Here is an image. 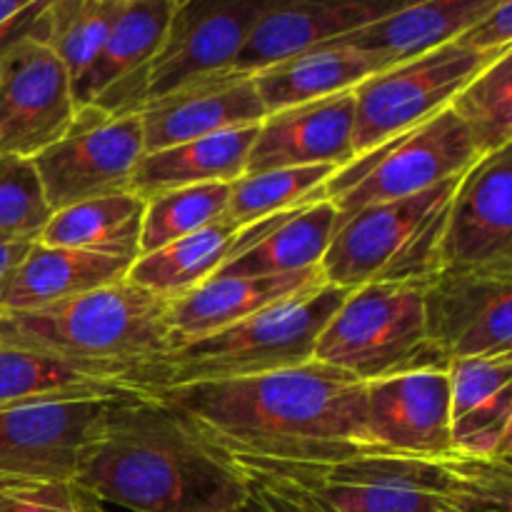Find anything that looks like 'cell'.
<instances>
[{
	"mask_svg": "<svg viewBox=\"0 0 512 512\" xmlns=\"http://www.w3.org/2000/svg\"><path fill=\"white\" fill-rule=\"evenodd\" d=\"M148 393L240 463L333 465L385 455L368 433L365 383L315 360L260 378Z\"/></svg>",
	"mask_w": 512,
	"mask_h": 512,
	"instance_id": "obj_1",
	"label": "cell"
},
{
	"mask_svg": "<svg viewBox=\"0 0 512 512\" xmlns=\"http://www.w3.org/2000/svg\"><path fill=\"white\" fill-rule=\"evenodd\" d=\"M75 483L128 512H240L250 493L238 465L148 390L110 400Z\"/></svg>",
	"mask_w": 512,
	"mask_h": 512,
	"instance_id": "obj_2",
	"label": "cell"
},
{
	"mask_svg": "<svg viewBox=\"0 0 512 512\" xmlns=\"http://www.w3.org/2000/svg\"><path fill=\"white\" fill-rule=\"evenodd\" d=\"M313 495L328 512H512L510 463L365 455L333 465L240 463Z\"/></svg>",
	"mask_w": 512,
	"mask_h": 512,
	"instance_id": "obj_3",
	"label": "cell"
},
{
	"mask_svg": "<svg viewBox=\"0 0 512 512\" xmlns=\"http://www.w3.org/2000/svg\"><path fill=\"white\" fill-rule=\"evenodd\" d=\"M0 343L135 388V375L158 363L178 340L170 300L123 280L48 308L0 313Z\"/></svg>",
	"mask_w": 512,
	"mask_h": 512,
	"instance_id": "obj_4",
	"label": "cell"
},
{
	"mask_svg": "<svg viewBox=\"0 0 512 512\" xmlns=\"http://www.w3.org/2000/svg\"><path fill=\"white\" fill-rule=\"evenodd\" d=\"M348 290L323 288L228 325L218 333L175 345L158 363L133 378L138 390L228 383L260 378L313 363L320 333Z\"/></svg>",
	"mask_w": 512,
	"mask_h": 512,
	"instance_id": "obj_5",
	"label": "cell"
},
{
	"mask_svg": "<svg viewBox=\"0 0 512 512\" xmlns=\"http://www.w3.org/2000/svg\"><path fill=\"white\" fill-rule=\"evenodd\" d=\"M458 178L438 183L413 198L368 205L340 218L320 263L333 288L418 285L440 273V238Z\"/></svg>",
	"mask_w": 512,
	"mask_h": 512,
	"instance_id": "obj_6",
	"label": "cell"
},
{
	"mask_svg": "<svg viewBox=\"0 0 512 512\" xmlns=\"http://www.w3.org/2000/svg\"><path fill=\"white\" fill-rule=\"evenodd\" d=\"M315 363L330 365L370 385L450 363L428 338L423 288L363 285L348 290L320 333Z\"/></svg>",
	"mask_w": 512,
	"mask_h": 512,
	"instance_id": "obj_7",
	"label": "cell"
},
{
	"mask_svg": "<svg viewBox=\"0 0 512 512\" xmlns=\"http://www.w3.org/2000/svg\"><path fill=\"white\" fill-rule=\"evenodd\" d=\"M478 160L468 130L450 108L408 133L358 155L325 183V200L340 218L368 205L413 198L463 175Z\"/></svg>",
	"mask_w": 512,
	"mask_h": 512,
	"instance_id": "obj_8",
	"label": "cell"
},
{
	"mask_svg": "<svg viewBox=\"0 0 512 512\" xmlns=\"http://www.w3.org/2000/svg\"><path fill=\"white\" fill-rule=\"evenodd\" d=\"M493 60L450 43L365 78L353 88L355 155L370 153L450 108L455 95Z\"/></svg>",
	"mask_w": 512,
	"mask_h": 512,
	"instance_id": "obj_9",
	"label": "cell"
},
{
	"mask_svg": "<svg viewBox=\"0 0 512 512\" xmlns=\"http://www.w3.org/2000/svg\"><path fill=\"white\" fill-rule=\"evenodd\" d=\"M145 155L143 125L138 115H108L95 105L75 110L65 133L33 158L53 213L128 193L130 178Z\"/></svg>",
	"mask_w": 512,
	"mask_h": 512,
	"instance_id": "obj_10",
	"label": "cell"
},
{
	"mask_svg": "<svg viewBox=\"0 0 512 512\" xmlns=\"http://www.w3.org/2000/svg\"><path fill=\"white\" fill-rule=\"evenodd\" d=\"M440 273L512 278V145L460 175L440 238Z\"/></svg>",
	"mask_w": 512,
	"mask_h": 512,
	"instance_id": "obj_11",
	"label": "cell"
},
{
	"mask_svg": "<svg viewBox=\"0 0 512 512\" xmlns=\"http://www.w3.org/2000/svg\"><path fill=\"white\" fill-rule=\"evenodd\" d=\"M110 400L0 410V490L75 480Z\"/></svg>",
	"mask_w": 512,
	"mask_h": 512,
	"instance_id": "obj_12",
	"label": "cell"
},
{
	"mask_svg": "<svg viewBox=\"0 0 512 512\" xmlns=\"http://www.w3.org/2000/svg\"><path fill=\"white\" fill-rule=\"evenodd\" d=\"M270 0H178L160 50L145 70L143 105L193 80L223 73Z\"/></svg>",
	"mask_w": 512,
	"mask_h": 512,
	"instance_id": "obj_13",
	"label": "cell"
},
{
	"mask_svg": "<svg viewBox=\"0 0 512 512\" xmlns=\"http://www.w3.org/2000/svg\"><path fill=\"white\" fill-rule=\"evenodd\" d=\"M73 115L68 73L43 40H23L0 58V155L33 160Z\"/></svg>",
	"mask_w": 512,
	"mask_h": 512,
	"instance_id": "obj_14",
	"label": "cell"
},
{
	"mask_svg": "<svg viewBox=\"0 0 512 512\" xmlns=\"http://www.w3.org/2000/svg\"><path fill=\"white\" fill-rule=\"evenodd\" d=\"M423 310L448 363L512 358V278L438 273L423 288Z\"/></svg>",
	"mask_w": 512,
	"mask_h": 512,
	"instance_id": "obj_15",
	"label": "cell"
},
{
	"mask_svg": "<svg viewBox=\"0 0 512 512\" xmlns=\"http://www.w3.org/2000/svg\"><path fill=\"white\" fill-rule=\"evenodd\" d=\"M178 0H123L98 58L70 85L75 110L95 105L108 115H138L145 70L160 50Z\"/></svg>",
	"mask_w": 512,
	"mask_h": 512,
	"instance_id": "obj_16",
	"label": "cell"
},
{
	"mask_svg": "<svg viewBox=\"0 0 512 512\" xmlns=\"http://www.w3.org/2000/svg\"><path fill=\"white\" fill-rule=\"evenodd\" d=\"M368 433L380 453L453 458L448 370H420L365 385Z\"/></svg>",
	"mask_w": 512,
	"mask_h": 512,
	"instance_id": "obj_17",
	"label": "cell"
},
{
	"mask_svg": "<svg viewBox=\"0 0 512 512\" xmlns=\"http://www.w3.org/2000/svg\"><path fill=\"white\" fill-rule=\"evenodd\" d=\"M400 5L403 3L398 0H270L258 23L250 28L240 53L223 73L253 78L260 70L345 38L348 33L385 18Z\"/></svg>",
	"mask_w": 512,
	"mask_h": 512,
	"instance_id": "obj_18",
	"label": "cell"
},
{
	"mask_svg": "<svg viewBox=\"0 0 512 512\" xmlns=\"http://www.w3.org/2000/svg\"><path fill=\"white\" fill-rule=\"evenodd\" d=\"M253 78L213 73L193 80L138 110L145 153L173 148L228 130L253 128L265 120Z\"/></svg>",
	"mask_w": 512,
	"mask_h": 512,
	"instance_id": "obj_19",
	"label": "cell"
},
{
	"mask_svg": "<svg viewBox=\"0 0 512 512\" xmlns=\"http://www.w3.org/2000/svg\"><path fill=\"white\" fill-rule=\"evenodd\" d=\"M353 135V90L265 115L248 153L245 175L313 165L340 170L358 158Z\"/></svg>",
	"mask_w": 512,
	"mask_h": 512,
	"instance_id": "obj_20",
	"label": "cell"
},
{
	"mask_svg": "<svg viewBox=\"0 0 512 512\" xmlns=\"http://www.w3.org/2000/svg\"><path fill=\"white\" fill-rule=\"evenodd\" d=\"M448 375L455 455L510 463L512 358L458 360Z\"/></svg>",
	"mask_w": 512,
	"mask_h": 512,
	"instance_id": "obj_21",
	"label": "cell"
},
{
	"mask_svg": "<svg viewBox=\"0 0 512 512\" xmlns=\"http://www.w3.org/2000/svg\"><path fill=\"white\" fill-rule=\"evenodd\" d=\"M290 213L293 210L258 220V223L245 225V228L220 218L218 223L208 225V228L198 230V233L188 235V238L178 240V243L168 245V248H160L155 253L135 260L130 265L128 280L138 285V288L160 295V298H180V295L190 293L198 285L215 278V273L223 265H228L240 253L260 243Z\"/></svg>",
	"mask_w": 512,
	"mask_h": 512,
	"instance_id": "obj_22",
	"label": "cell"
},
{
	"mask_svg": "<svg viewBox=\"0 0 512 512\" xmlns=\"http://www.w3.org/2000/svg\"><path fill=\"white\" fill-rule=\"evenodd\" d=\"M495 8V0H428L403 3L385 18L333 40L368 58L378 60L383 70L408 60L423 58L455 43L470 25Z\"/></svg>",
	"mask_w": 512,
	"mask_h": 512,
	"instance_id": "obj_23",
	"label": "cell"
},
{
	"mask_svg": "<svg viewBox=\"0 0 512 512\" xmlns=\"http://www.w3.org/2000/svg\"><path fill=\"white\" fill-rule=\"evenodd\" d=\"M323 285L320 268L293 275H273V278H210L190 293L170 300L175 340L180 345L218 333L228 325L313 293Z\"/></svg>",
	"mask_w": 512,
	"mask_h": 512,
	"instance_id": "obj_24",
	"label": "cell"
},
{
	"mask_svg": "<svg viewBox=\"0 0 512 512\" xmlns=\"http://www.w3.org/2000/svg\"><path fill=\"white\" fill-rule=\"evenodd\" d=\"M130 260L33 243L0 290L3 313L40 310L128 280Z\"/></svg>",
	"mask_w": 512,
	"mask_h": 512,
	"instance_id": "obj_25",
	"label": "cell"
},
{
	"mask_svg": "<svg viewBox=\"0 0 512 512\" xmlns=\"http://www.w3.org/2000/svg\"><path fill=\"white\" fill-rule=\"evenodd\" d=\"M255 133H258V125L145 153L133 170L130 193L150 200L168 190L235 183L245 175V163H248Z\"/></svg>",
	"mask_w": 512,
	"mask_h": 512,
	"instance_id": "obj_26",
	"label": "cell"
},
{
	"mask_svg": "<svg viewBox=\"0 0 512 512\" xmlns=\"http://www.w3.org/2000/svg\"><path fill=\"white\" fill-rule=\"evenodd\" d=\"M378 60L345 45L325 43L310 53L290 58L253 75L265 113L273 115L295 105L348 93L370 75L380 73Z\"/></svg>",
	"mask_w": 512,
	"mask_h": 512,
	"instance_id": "obj_27",
	"label": "cell"
},
{
	"mask_svg": "<svg viewBox=\"0 0 512 512\" xmlns=\"http://www.w3.org/2000/svg\"><path fill=\"white\" fill-rule=\"evenodd\" d=\"M123 380L0 343V410L20 405L110 400L133 393Z\"/></svg>",
	"mask_w": 512,
	"mask_h": 512,
	"instance_id": "obj_28",
	"label": "cell"
},
{
	"mask_svg": "<svg viewBox=\"0 0 512 512\" xmlns=\"http://www.w3.org/2000/svg\"><path fill=\"white\" fill-rule=\"evenodd\" d=\"M338 223L340 213L328 200L293 210L260 243L223 265L215 278H273L320 268Z\"/></svg>",
	"mask_w": 512,
	"mask_h": 512,
	"instance_id": "obj_29",
	"label": "cell"
},
{
	"mask_svg": "<svg viewBox=\"0 0 512 512\" xmlns=\"http://www.w3.org/2000/svg\"><path fill=\"white\" fill-rule=\"evenodd\" d=\"M143 215L145 200L130 190L85 200L50 215L40 243L135 263L140 258Z\"/></svg>",
	"mask_w": 512,
	"mask_h": 512,
	"instance_id": "obj_30",
	"label": "cell"
},
{
	"mask_svg": "<svg viewBox=\"0 0 512 512\" xmlns=\"http://www.w3.org/2000/svg\"><path fill=\"white\" fill-rule=\"evenodd\" d=\"M335 173L338 168L333 165H313V168H283L243 175L230 183L225 220L245 228L258 220L320 203L325 200V183Z\"/></svg>",
	"mask_w": 512,
	"mask_h": 512,
	"instance_id": "obj_31",
	"label": "cell"
},
{
	"mask_svg": "<svg viewBox=\"0 0 512 512\" xmlns=\"http://www.w3.org/2000/svg\"><path fill=\"white\" fill-rule=\"evenodd\" d=\"M450 110L468 130L478 158L512 145V50L480 70Z\"/></svg>",
	"mask_w": 512,
	"mask_h": 512,
	"instance_id": "obj_32",
	"label": "cell"
},
{
	"mask_svg": "<svg viewBox=\"0 0 512 512\" xmlns=\"http://www.w3.org/2000/svg\"><path fill=\"white\" fill-rule=\"evenodd\" d=\"M120 8L123 0H50L45 45L60 60L70 85L98 58Z\"/></svg>",
	"mask_w": 512,
	"mask_h": 512,
	"instance_id": "obj_33",
	"label": "cell"
},
{
	"mask_svg": "<svg viewBox=\"0 0 512 512\" xmlns=\"http://www.w3.org/2000/svg\"><path fill=\"white\" fill-rule=\"evenodd\" d=\"M228 198L230 183H210L168 190L145 200L140 258L218 223L225 218Z\"/></svg>",
	"mask_w": 512,
	"mask_h": 512,
	"instance_id": "obj_34",
	"label": "cell"
},
{
	"mask_svg": "<svg viewBox=\"0 0 512 512\" xmlns=\"http://www.w3.org/2000/svg\"><path fill=\"white\" fill-rule=\"evenodd\" d=\"M50 215L33 160L0 155V238L38 243Z\"/></svg>",
	"mask_w": 512,
	"mask_h": 512,
	"instance_id": "obj_35",
	"label": "cell"
},
{
	"mask_svg": "<svg viewBox=\"0 0 512 512\" xmlns=\"http://www.w3.org/2000/svg\"><path fill=\"white\" fill-rule=\"evenodd\" d=\"M0 512H113L75 480L0 490Z\"/></svg>",
	"mask_w": 512,
	"mask_h": 512,
	"instance_id": "obj_36",
	"label": "cell"
},
{
	"mask_svg": "<svg viewBox=\"0 0 512 512\" xmlns=\"http://www.w3.org/2000/svg\"><path fill=\"white\" fill-rule=\"evenodd\" d=\"M238 470L250 483V493L240 512H328L313 495L288 480L245 465H238Z\"/></svg>",
	"mask_w": 512,
	"mask_h": 512,
	"instance_id": "obj_37",
	"label": "cell"
},
{
	"mask_svg": "<svg viewBox=\"0 0 512 512\" xmlns=\"http://www.w3.org/2000/svg\"><path fill=\"white\" fill-rule=\"evenodd\" d=\"M50 0H0V58L23 40H43Z\"/></svg>",
	"mask_w": 512,
	"mask_h": 512,
	"instance_id": "obj_38",
	"label": "cell"
},
{
	"mask_svg": "<svg viewBox=\"0 0 512 512\" xmlns=\"http://www.w3.org/2000/svg\"><path fill=\"white\" fill-rule=\"evenodd\" d=\"M458 45L473 50V53L483 55H498L510 53L512 50V3L510 0H500L495 3V8L490 13H485L483 18L475 25H470L458 40Z\"/></svg>",
	"mask_w": 512,
	"mask_h": 512,
	"instance_id": "obj_39",
	"label": "cell"
},
{
	"mask_svg": "<svg viewBox=\"0 0 512 512\" xmlns=\"http://www.w3.org/2000/svg\"><path fill=\"white\" fill-rule=\"evenodd\" d=\"M33 243H20V240H5L0 238V290H3L5 280L10 278L15 268H18L20 260L25 258L28 248Z\"/></svg>",
	"mask_w": 512,
	"mask_h": 512,
	"instance_id": "obj_40",
	"label": "cell"
},
{
	"mask_svg": "<svg viewBox=\"0 0 512 512\" xmlns=\"http://www.w3.org/2000/svg\"><path fill=\"white\" fill-rule=\"evenodd\" d=\"M0 313H3V310H0Z\"/></svg>",
	"mask_w": 512,
	"mask_h": 512,
	"instance_id": "obj_41",
	"label": "cell"
}]
</instances>
